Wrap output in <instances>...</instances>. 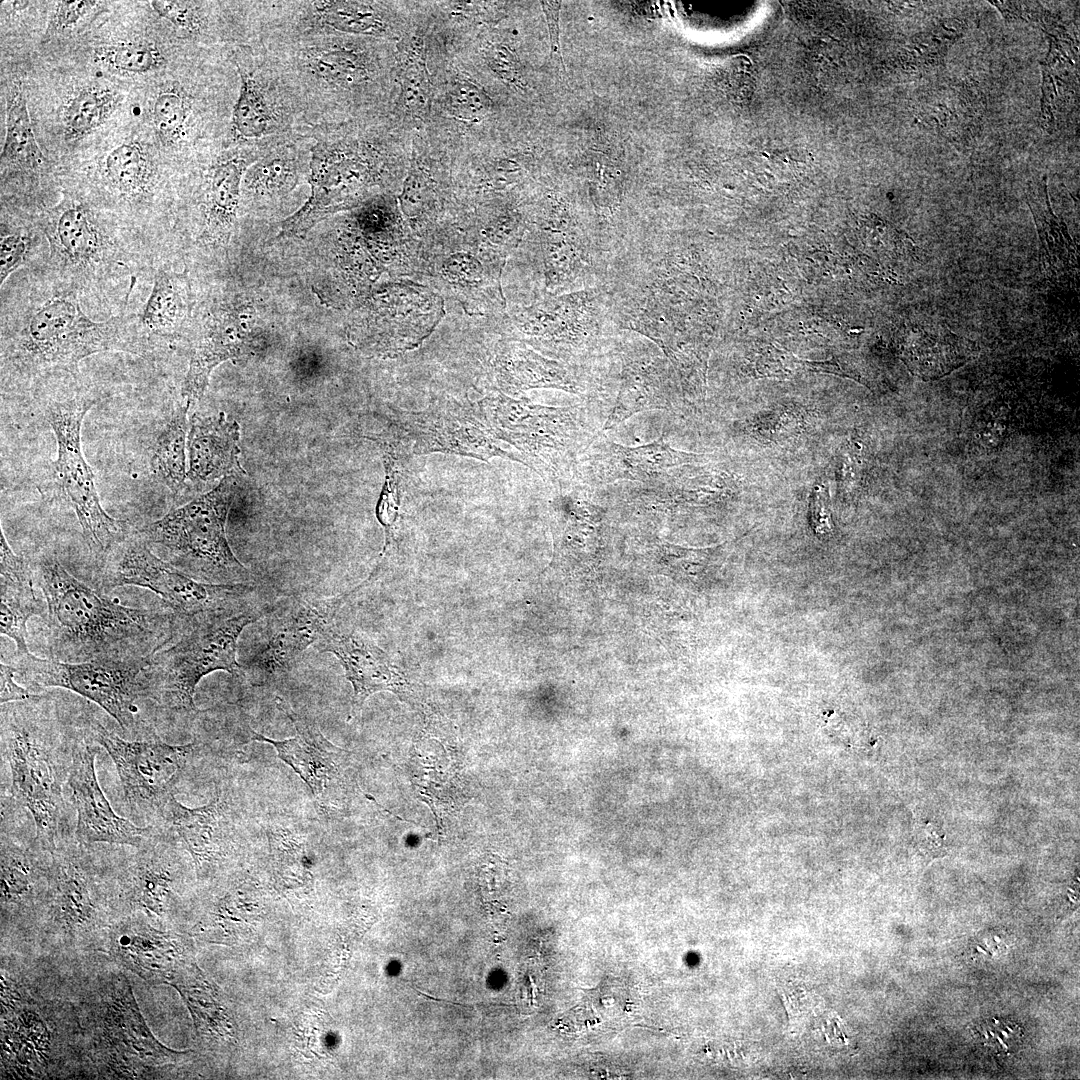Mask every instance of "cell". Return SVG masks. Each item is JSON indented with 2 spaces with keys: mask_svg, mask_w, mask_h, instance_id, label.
I'll use <instances>...</instances> for the list:
<instances>
[{
  "mask_svg": "<svg viewBox=\"0 0 1080 1080\" xmlns=\"http://www.w3.org/2000/svg\"><path fill=\"white\" fill-rule=\"evenodd\" d=\"M190 406L181 402L159 434L152 453L150 467L154 477L172 492H179L187 477L186 432Z\"/></svg>",
  "mask_w": 1080,
  "mask_h": 1080,
  "instance_id": "39",
  "label": "cell"
},
{
  "mask_svg": "<svg viewBox=\"0 0 1080 1080\" xmlns=\"http://www.w3.org/2000/svg\"><path fill=\"white\" fill-rule=\"evenodd\" d=\"M191 83L170 81L157 95L153 105V123L157 136L166 147H183L191 142L193 129L199 128L207 107Z\"/></svg>",
  "mask_w": 1080,
  "mask_h": 1080,
  "instance_id": "32",
  "label": "cell"
},
{
  "mask_svg": "<svg viewBox=\"0 0 1080 1080\" xmlns=\"http://www.w3.org/2000/svg\"><path fill=\"white\" fill-rule=\"evenodd\" d=\"M317 648L339 660L352 685L348 719L360 713L372 694L387 691L402 699L411 691L405 672L392 657L356 630H340L333 626L317 643Z\"/></svg>",
  "mask_w": 1080,
  "mask_h": 1080,
  "instance_id": "22",
  "label": "cell"
},
{
  "mask_svg": "<svg viewBox=\"0 0 1080 1080\" xmlns=\"http://www.w3.org/2000/svg\"><path fill=\"white\" fill-rule=\"evenodd\" d=\"M96 1L66 0L57 2L49 19L45 38L67 33L74 29L97 5Z\"/></svg>",
  "mask_w": 1080,
  "mask_h": 1080,
  "instance_id": "45",
  "label": "cell"
},
{
  "mask_svg": "<svg viewBox=\"0 0 1080 1080\" xmlns=\"http://www.w3.org/2000/svg\"><path fill=\"white\" fill-rule=\"evenodd\" d=\"M0 632L15 642L16 656L29 654L27 622L32 616L45 617L46 606L34 589L32 568L10 548L0 528Z\"/></svg>",
  "mask_w": 1080,
  "mask_h": 1080,
  "instance_id": "30",
  "label": "cell"
},
{
  "mask_svg": "<svg viewBox=\"0 0 1080 1080\" xmlns=\"http://www.w3.org/2000/svg\"><path fill=\"white\" fill-rule=\"evenodd\" d=\"M93 1018L96 1060L119 1078L150 1075L177 1053L161 1045L146 1026L125 976H112Z\"/></svg>",
  "mask_w": 1080,
  "mask_h": 1080,
  "instance_id": "17",
  "label": "cell"
},
{
  "mask_svg": "<svg viewBox=\"0 0 1080 1080\" xmlns=\"http://www.w3.org/2000/svg\"><path fill=\"white\" fill-rule=\"evenodd\" d=\"M104 178L108 188L129 205L149 202L156 176L143 148L126 142L110 152L105 161Z\"/></svg>",
  "mask_w": 1080,
  "mask_h": 1080,
  "instance_id": "35",
  "label": "cell"
},
{
  "mask_svg": "<svg viewBox=\"0 0 1080 1080\" xmlns=\"http://www.w3.org/2000/svg\"><path fill=\"white\" fill-rule=\"evenodd\" d=\"M384 466L385 482L376 506L377 519L385 532V545L380 558H383L391 547L400 508V470L391 453L386 454Z\"/></svg>",
  "mask_w": 1080,
  "mask_h": 1080,
  "instance_id": "44",
  "label": "cell"
},
{
  "mask_svg": "<svg viewBox=\"0 0 1080 1080\" xmlns=\"http://www.w3.org/2000/svg\"><path fill=\"white\" fill-rule=\"evenodd\" d=\"M16 669L13 665H7L1 661L0 663V679H1V691H0V703L5 704L9 702L22 701L34 697L36 694L30 692L28 689L21 687L15 681Z\"/></svg>",
  "mask_w": 1080,
  "mask_h": 1080,
  "instance_id": "47",
  "label": "cell"
},
{
  "mask_svg": "<svg viewBox=\"0 0 1080 1080\" xmlns=\"http://www.w3.org/2000/svg\"><path fill=\"white\" fill-rule=\"evenodd\" d=\"M0 719L1 758L10 774L9 788L1 790L29 811L36 837L52 851L74 836L63 787L81 723L65 721L56 701L44 694L1 704Z\"/></svg>",
  "mask_w": 1080,
  "mask_h": 1080,
  "instance_id": "4",
  "label": "cell"
},
{
  "mask_svg": "<svg viewBox=\"0 0 1080 1080\" xmlns=\"http://www.w3.org/2000/svg\"><path fill=\"white\" fill-rule=\"evenodd\" d=\"M402 442L415 454H458L483 461L499 456L522 463L504 450L478 413L461 410L408 415L401 426Z\"/></svg>",
  "mask_w": 1080,
  "mask_h": 1080,
  "instance_id": "21",
  "label": "cell"
},
{
  "mask_svg": "<svg viewBox=\"0 0 1080 1080\" xmlns=\"http://www.w3.org/2000/svg\"><path fill=\"white\" fill-rule=\"evenodd\" d=\"M83 723L88 737L111 757L129 813L147 825H163L165 808L188 768L202 754L198 739L185 745L164 742L153 730L140 740H126L97 718Z\"/></svg>",
  "mask_w": 1080,
  "mask_h": 1080,
  "instance_id": "11",
  "label": "cell"
},
{
  "mask_svg": "<svg viewBox=\"0 0 1080 1080\" xmlns=\"http://www.w3.org/2000/svg\"><path fill=\"white\" fill-rule=\"evenodd\" d=\"M2 165L36 170L44 163L31 125L22 84L16 83L7 98L6 135L1 152Z\"/></svg>",
  "mask_w": 1080,
  "mask_h": 1080,
  "instance_id": "38",
  "label": "cell"
},
{
  "mask_svg": "<svg viewBox=\"0 0 1080 1080\" xmlns=\"http://www.w3.org/2000/svg\"><path fill=\"white\" fill-rule=\"evenodd\" d=\"M540 4H541V7H542L543 12L545 14V18H546V22H547L549 40H550L551 56H556L559 59V62L561 63L562 67L564 68L563 59H562V55H561V48H560V25H559V22H560V10H561V4L562 3L560 1H541Z\"/></svg>",
  "mask_w": 1080,
  "mask_h": 1080,
  "instance_id": "48",
  "label": "cell"
},
{
  "mask_svg": "<svg viewBox=\"0 0 1080 1080\" xmlns=\"http://www.w3.org/2000/svg\"><path fill=\"white\" fill-rule=\"evenodd\" d=\"M221 794L217 789L208 804L196 808L184 806L174 796L164 811L163 825L177 834L199 875L224 857L233 836L230 808Z\"/></svg>",
  "mask_w": 1080,
  "mask_h": 1080,
  "instance_id": "26",
  "label": "cell"
},
{
  "mask_svg": "<svg viewBox=\"0 0 1080 1080\" xmlns=\"http://www.w3.org/2000/svg\"><path fill=\"white\" fill-rule=\"evenodd\" d=\"M1029 203L1039 232L1046 270L1061 281L1074 279L1078 267L1075 247L1065 225L1050 208L1045 177L1030 193Z\"/></svg>",
  "mask_w": 1080,
  "mask_h": 1080,
  "instance_id": "36",
  "label": "cell"
},
{
  "mask_svg": "<svg viewBox=\"0 0 1080 1080\" xmlns=\"http://www.w3.org/2000/svg\"><path fill=\"white\" fill-rule=\"evenodd\" d=\"M249 314L244 306L218 304L204 315L181 395L190 407L203 396L210 375L219 364L252 349Z\"/></svg>",
  "mask_w": 1080,
  "mask_h": 1080,
  "instance_id": "23",
  "label": "cell"
},
{
  "mask_svg": "<svg viewBox=\"0 0 1080 1080\" xmlns=\"http://www.w3.org/2000/svg\"><path fill=\"white\" fill-rule=\"evenodd\" d=\"M362 588L360 584L331 597H292L276 612L267 642L241 664L242 676L261 685L288 673L304 651L334 626L341 607Z\"/></svg>",
  "mask_w": 1080,
  "mask_h": 1080,
  "instance_id": "18",
  "label": "cell"
},
{
  "mask_svg": "<svg viewBox=\"0 0 1080 1080\" xmlns=\"http://www.w3.org/2000/svg\"><path fill=\"white\" fill-rule=\"evenodd\" d=\"M313 143L309 132L274 145L246 170L240 200L249 208H267L309 181Z\"/></svg>",
  "mask_w": 1080,
  "mask_h": 1080,
  "instance_id": "25",
  "label": "cell"
},
{
  "mask_svg": "<svg viewBox=\"0 0 1080 1080\" xmlns=\"http://www.w3.org/2000/svg\"><path fill=\"white\" fill-rule=\"evenodd\" d=\"M120 103L119 95L108 88H84L63 110L67 138L79 139L103 124Z\"/></svg>",
  "mask_w": 1080,
  "mask_h": 1080,
  "instance_id": "40",
  "label": "cell"
},
{
  "mask_svg": "<svg viewBox=\"0 0 1080 1080\" xmlns=\"http://www.w3.org/2000/svg\"><path fill=\"white\" fill-rule=\"evenodd\" d=\"M479 417L497 438L516 447L530 463L557 470L584 445L588 434L570 408L534 405L499 397L480 403Z\"/></svg>",
  "mask_w": 1080,
  "mask_h": 1080,
  "instance_id": "16",
  "label": "cell"
},
{
  "mask_svg": "<svg viewBox=\"0 0 1080 1080\" xmlns=\"http://www.w3.org/2000/svg\"><path fill=\"white\" fill-rule=\"evenodd\" d=\"M178 839L171 827L161 825L157 834L140 847L107 844L108 857L104 846L119 916L140 914L157 923L169 913L182 880Z\"/></svg>",
  "mask_w": 1080,
  "mask_h": 1080,
  "instance_id": "15",
  "label": "cell"
},
{
  "mask_svg": "<svg viewBox=\"0 0 1080 1080\" xmlns=\"http://www.w3.org/2000/svg\"><path fill=\"white\" fill-rule=\"evenodd\" d=\"M254 41L311 128L375 117L385 101L394 66L381 39L267 27L258 30Z\"/></svg>",
  "mask_w": 1080,
  "mask_h": 1080,
  "instance_id": "2",
  "label": "cell"
},
{
  "mask_svg": "<svg viewBox=\"0 0 1080 1080\" xmlns=\"http://www.w3.org/2000/svg\"><path fill=\"white\" fill-rule=\"evenodd\" d=\"M671 408L664 376L653 365L631 363L625 366L616 402L601 432L609 430L639 412Z\"/></svg>",
  "mask_w": 1080,
  "mask_h": 1080,
  "instance_id": "34",
  "label": "cell"
},
{
  "mask_svg": "<svg viewBox=\"0 0 1080 1080\" xmlns=\"http://www.w3.org/2000/svg\"><path fill=\"white\" fill-rule=\"evenodd\" d=\"M51 853L50 886L39 919L68 946L92 945L118 918L104 845L72 836Z\"/></svg>",
  "mask_w": 1080,
  "mask_h": 1080,
  "instance_id": "9",
  "label": "cell"
},
{
  "mask_svg": "<svg viewBox=\"0 0 1080 1080\" xmlns=\"http://www.w3.org/2000/svg\"><path fill=\"white\" fill-rule=\"evenodd\" d=\"M194 305L186 272L158 265L148 299L138 315V327L151 353L158 346L179 337L191 317Z\"/></svg>",
  "mask_w": 1080,
  "mask_h": 1080,
  "instance_id": "29",
  "label": "cell"
},
{
  "mask_svg": "<svg viewBox=\"0 0 1080 1080\" xmlns=\"http://www.w3.org/2000/svg\"><path fill=\"white\" fill-rule=\"evenodd\" d=\"M382 124L372 117L311 128V193L282 222L279 236L305 235L331 215L356 206L383 181L397 153Z\"/></svg>",
  "mask_w": 1080,
  "mask_h": 1080,
  "instance_id": "6",
  "label": "cell"
},
{
  "mask_svg": "<svg viewBox=\"0 0 1080 1080\" xmlns=\"http://www.w3.org/2000/svg\"><path fill=\"white\" fill-rule=\"evenodd\" d=\"M97 753L98 745L88 737L81 723L67 779L71 805L76 812L74 836L86 844L140 847L157 834L161 825L139 827L114 811L98 782Z\"/></svg>",
  "mask_w": 1080,
  "mask_h": 1080,
  "instance_id": "19",
  "label": "cell"
},
{
  "mask_svg": "<svg viewBox=\"0 0 1080 1080\" xmlns=\"http://www.w3.org/2000/svg\"><path fill=\"white\" fill-rule=\"evenodd\" d=\"M827 494L822 486H816L811 500V524L819 534L831 530L830 515L827 507Z\"/></svg>",
  "mask_w": 1080,
  "mask_h": 1080,
  "instance_id": "49",
  "label": "cell"
},
{
  "mask_svg": "<svg viewBox=\"0 0 1080 1080\" xmlns=\"http://www.w3.org/2000/svg\"><path fill=\"white\" fill-rule=\"evenodd\" d=\"M232 57L240 84L228 140L257 143L310 132L297 100L258 42L234 47Z\"/></svg>",
  "mask_w": 1080,
  "mask_h": 1080,
  "instance_id": "14",
  "label": "cell"
},
{
  "mask_svg": "<svg viewBox=\"0 0 1080 1080\" xmlns=\"http://www.w3.org/2000/svg\"><path fill=\"white\" fill-rule=\"evenodd\" d=\"M268 608L246 607L234 614L199 622L179 639L157 650L144 671L145 698L162 709L198 714L195 690L203 677L214 671L242 676L237 661L238 639Z\"/></svg>",
  "mask_w": 1080,
  "mask_h": 1080,
  "instance_id": "8",
  "label": "cell"
},
{
  "mask_svg": "<svg viewBox=\"0 0 1080 1080\" xmlns=\"http://www.w3.org/2000/svg\"><path fill=\"white\" fill-rule=\"evenodd\" d=\"M32 568L45 598L51 659L78 663L151 657L178 630L169 609L128 607L71 575L52 555Z\"/></svg>",
  "mask_w": 1080,
  "mask_h": 1080,
  "instance_id": "3",
  "label": "cell"
},
{
  "mask_svg": "<svg viewBox=\"0 0 1080 1080\" xmlns=\"http://www.w3.org/2000/svg\"><path fill=\"white\" fill-rule=\"evenodd\" d=\"M284 139L257 143L225 140L209 161L200 184L198 239L201 243L213 246L228 243L237 221L246 170Z\"/></svg>",
  "mask_w": 1080,
  "mask_h": 1080,
  "instance_id": "20",
  "label": "cell"
},
{
  "mask_svg": "<svg viewBox=\"0 0 1080 1080\" xmlns=\"http://www.w3.org/2000/svg\"><path fill=\"white\" fill-rule=\"evenodd\" d=\"M239 436L238 423L227 420L224 413L193 417L187 435V477L196 483L244 474L239 463Z\"/></svg>",
  "mask_w": 1080,
  "mask_h": 1080,
  "instance_id": "31",
  "label": "cell"
},
{
  "mask_svg": "<svg viewBox=\"0 0 1080 1080\" xmlns=\"http://www.w3.org/2000/svg\"><path fill=\"white\" fill-rule=\"evenodd\" d=\"M94 58L99 64L124 73H148L166 64L161 50L147 41L103 45L95 49Z\"/></svg>",
  "mask_w": 1080,
  "mask_h": 1080,
  "instance_id": "41",
  "label": "cell"
},
{
  "mask_svg": "<svg viewBox=\"0 0 1080 1080\" xmlns=\"http://www.w3.org/2000/svg\"><path fill=\"white\" fill-rule=\"evenodd\" d=\"M275 704L295 727L296 736L273 740L250 728V740L271 744L279 759L294 770L314 796H318L335 774L343 750L330 743L315 723L294 711L284 699L277 696Z\"/></svg>",
  "mask_w": 1080,
  "mask_h": 1080,
  "instance_id": "27",
  "label": "cell"
},
{
  "mask_svg": "<svg viewBox=\"0 0 1080 1080\" xmlns=\"http://www.w3.org/2000/svg\"><path fill=\"white\" fill-rule=\"evenodd\" d=\"M447 113L465 122H479L492 109V102L485 91L471 80L457 76L450 80L444 94Z\"/></svg>",
  "mask_w": 1080,
  "mask_h": 1080,
  "instance_id": "43",
  "label": "cell"
},
{
  "mask_svg": "<svg viewBox=\"0 0 1080 1080\" xmlns=\"http://www.w3.org/2000/svg\"><path fill=\"white\" fill-rule=\"evenodd\" d=\"M238 476L222 478L211 491L141 528L139 536L163 548L169 563L200 581L253 583V573L234 555L225 531Z\"/></svg>",
  "mask_w": 1080,
  "mask_h": 1080,
  "instance_id": "7",
  "label": "cell"
},
{
  "mask_svg": "<svg viewBox=\"0 0 1080 1080\" xmlns=\"http://www.w3.org/2000/svg\"><path fill=\"white\" fill-rule=\"evenodd\" d=\"M394 69L399 84L395 113L399 116L425 118L431 106V82L424 40L420 36L411 35L400 41Z\"/></svg>",
  "mask_w": 1080,
  "mask_h": 1080,
  "instance_id": "33",
  "label": "cell"
},
{
  "mask_svg": "<svg viewBox=\"0 0 1080 1080\" xmlns=\"http://www.w3.org/2000/svg\"><path fill=\"white\" fill-rule=\"evenodd\" d=\"M151 657L127 660L64 662L31 652L16 656L19 681L42 688L71 690L100 706L127 732L137 729L136 701L145 698L144 671Z\"/></svg>",
  "mask_w": 1080,
  "mask_h": 1080,
  "instance_id": "13",
  "label": "cell"
},
{
  "mask_svg": "<svg viewBox=\"0 0 1080 1080\" xmlns=\"http://www.w3.org/2000/svg\"><path fill=\"white\" fill-rule=\"evenodd\" d=\"M254 583L215 584L200 581L156 556L140 537L126 540L102 577L104 589L135 585L157 594L173 613L179 630L234 614Z\"/></svg>",
  "mask_w": 1080,
  "mask_h": 1080,
  "instance_id": "10",
  "label": "cell"
},
{
  "mask_svg": "<svg viewBox=\"0 0 1080 1080\" xmlns=\"http://www.w3.org/2000/svg\"><path fill=\"white\" fill-rule=\"evenodd\" d=\"M25 229H6L2 226L0 236V287L9 278L20 271L34 265L41 254V240Z\"/></svg>",
  "mask_w": 1080,
  "mask_h": 1080,
  "instance_id": "42",
  "label": "cell"
},
{
  "mask_svg": "<svg viewBox=\"0 0 1080 1080\" xmlns=\"http://www.w3.org/2000/svg\"><path fill=\"white\" fill-rule=\"evenodd\" d=\"M29 269L30 285L16 288L13 297H1L2 390H29L73 376L81 360L97 353L151 354L137 314L94 320L76 291Z\"/></svg>",
  "mask_w": 1080,
  "mask_h": 1080,
  "instance_id": "1",
  "label": "cell"
},
{
  "mask_svg": "<svg viewBox=\"0 0 1080 1080\" xmlns=\"http://www.w3.org/2000/svg\"><path fill=\"white\" fill-rule=\"evenodd\" d=\"M971 346L947 331L917 332L906 349L907 364L922 379L946 375L966 362Z\"/></svg>",
  "mask_w": 1080,
  "mask_h": 1080,
  "instance_id": "37",
  "label": "cell"
},
{
  "mask_svg": "<svg viewBox=\"0 0 1080 1080\" xmlns=\"http://www.w3.org/2000/svg\"><path fill=\"white\" fill-rule=\"evenodd\" d=\"M600 450L591 457V464L600 480L610 483L616 480L638 481L649 484L668 476V471L687 464L702 461L699 454L672 448L664 438L628 447L605 441L597 446Z\"/></svg>",
  "mask_w": 1080,
  "mask_h": 1080,
  "instance_id": "28",
  "label": "cell"
},
{
  "mask_svg": "<svg viewBox=\"0 0 1080 1080\" xmlns=\"http://www.w3.org/2000/svg\"><path fill=\"white\" fill-rule=\"evenodd\" d=\"M488 67L507 83L518 85L517 61L511 49L502 42L488 41L483 50Z\"/></svg>",
  "mask_w": 1080,
  "mask_h": 1080,
  "instance_id": "46",
  "label": "cell"
},
{
  "mask_svg": "<svg viewBox=\"0 0 1080 1080\" xmlns=\"http://www.w3.org/2000/svg\"><path fill=\"white\" fill-rule=\"evenodd\" d=\"M95 403V398L83 395L54 401L46 409V418L57 443V458L52 465L54 491L73 508L90 550L104 554L125 539L127 524L111 517L102 507L92 470L82 452V422Z\"/></svg>",
  "mask_w": 1080,
  "mask_h": 1080,
  "instance_id": "12",
  "label": "cell"
},
{
  "mask_svg": "<svg viewBox=\"0 0 1080 1080\" xmlns=\"http://www.w3.org/2000/svg\"><path fill=\"white\" fill-rule=\"evenodd\" d=\"M42 228L44 263L32 268L76 291L82 302L107 304L111 316L125 312L139 276L157 266L139 240L121 234L79 199L66 198Z\"/></svg>",
  "mask_w": 1080,
  "mask_h": 1080,
  "instance_id": "5",
  "label": "cell"
},
{
  "mask_svg": "<svg viewBox=\"0 0 1080 1080\" xmlns=\"http://www.w3.org/2000/svg\"><path fill=\"white\" fill-rule=\"evenodd\" d=\"M140 914L120 915L107 934L113 960L150 985L171 984L184 969L177 938Z\"/></svg>",
  "mask_w": 1080,
  "mask_h": 1080,
  "instance_id": "24",
  "label": "cell"
}]
</instances>
